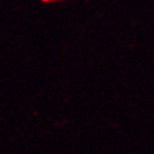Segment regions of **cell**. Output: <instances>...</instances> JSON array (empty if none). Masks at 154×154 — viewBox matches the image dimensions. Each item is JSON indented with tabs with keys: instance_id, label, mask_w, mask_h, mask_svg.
I'll return each instance as SVG.
<instances>
[{
	"instance_id": "obj_1",
	"label": "cell",
	"mask_w": 154,
	"mask_h": 154,
	"mask_svg": "<svg viewBox=\"0 0 154 154\" xmlns=\"http://www.w3.org/2000/svg\"><path fill=\"white\" fill-rule=\"evenodd\" d=\"M44 2H50V1H61V0H42Z\"/></svg>"
}]
</instances>
